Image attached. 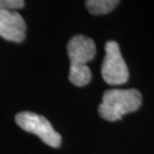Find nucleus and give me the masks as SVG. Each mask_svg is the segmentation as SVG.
Listing matches in <instances>:
<instances>
[{
	"label": "nucleus",
	"instance_id": "obj_1",
	"mask_svg": "<svg viewBox=\"0 0 154 154\" xmlns=\"http://www.w3.org/2000/svg\"><path fill=\"white\" fill-rule=\"evenodd\" d=\"M142 105V94L137 89H109L103 94L98 113L106 121H118Z\"/></svg>",
	"mask_w": 154,
	"mask_h": 154
},
{
	"label": "nucleus",
	"instance_id": "obj_2",
	"mask_svg": "<svg viewBox=\"0 0 154 154\" xmlns=\"http://www.w3.org/2000/svg\"><path fill=\"white\" fill-rule=\"evenodd\" d=\"M102 77L107 85L120 86L128 81L129 71L116 41L105 44V57L102 64Z\"/></svg>",
	"mask_w": 154,
	"mask_h": 154
},
{
	"label": "nucleus",
	"instance_id": "obj_3",
	"mask_svg": "<svg viewBox=\"0 0 154 154\" xmlns=\"http://www.w3.org/2000/svg\"><path fill=\"white\" fill-rule=\"evenodd\" d=\"M15 120L23 130L37 135L48 146L55 149L61 146V135L53 128L51 123L45 116L32 112H21L16 116Z\"/></svg>",
	"mask_w": 154,
	"mask_h": 154
},
{
	"label": "nucleus",
	"instance_id": "obj_4",
	"mask_svg": "<svg viewBox=\"0 0 154 154\" xmlns=\"http://www.w3.org/2000/svg\"><path fill=\"white\" fill-rule=\"evenodd\" d=\"M26 24L17 11L0 9V37L7 41L22 42L25 39Z\"/></svg>",
	"mask_w": 154,
	"mask_h": 154
},
{
	"label": "nucleus",
	"instance_id": "obj_5",
	"mask_svg": "<svg viewBox=\"0 0 154 154\" xmlns=\"http://www.w3.org/2000/svg\"><path fill=\"white\" fill-rule=\"evenodd\" d=\"M67 55L70 66H86L96 55V46L93 39L78 34L67 44Z\"/></svg>",
	"mask_w": 154,
	"mask_h": 154
},
{
	"label": "nucleus",
	"instance_id": "obj_6",
	"mask_svg": "<svg viewBox=\"0 0 154 154\" xmlns=\"http://www.w3.org/2000/svg\"><path fill=\"white\" fill-rule=\"evenodd\" d=\"M120 0H86V7L93 15L109 14L119 5Z\"/></svg>",
	"mask_w": 154,
	"mask_h": 154
},
{
	"label": "nucleus",
	"instance_id": "obj_7",
	"mask_svg": "<svg viewBox=\"0 0 154 154\" xmlns=\"http://www.w3.org/2000/svg\"><path fill=\"white\" fill-rule=\"evenodd\" d=\"M69 79L72 85H74L77 87H85L91 80V71L88 65L70 66Z\"/></svg>",
	"mask_w": 154,
	"mask_h": 154
},
{
	"label": "nucleus",
	"instance_id": "obj_8",
	"mask_svg": "<svg viewBox=\"0 0 154 154\" xmlns=\"http://www.w3.org/2000/svg\"><path fill=\"white\" fill-rule=\"evenodd\" d=\"M24 7V0H0V9L15 11Z\"/></svg>",
	"mask_w": 154,
	"mask_h": 154
}]
</instances>
